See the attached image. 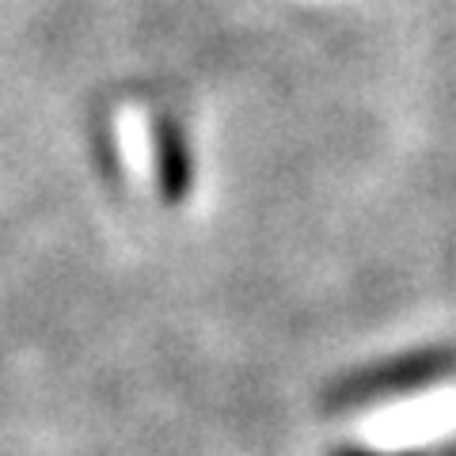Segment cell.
Returning <instances> with one entry per match:
<instances>
[{
  "instance_id": "cell-1",
  "label": "cell",
  "mask_w": 456,
  "mask_h": 456,
  "mask_svg": "<svg viewBox=\"0 0 456 456\" xmlns=\"http://www.w3.org/2000/svg\"><path fill=\"white\" fill-rule=\"evenodd\" d=\"M156 175H160V191L167 202H183L191 194L187 141H183L179 126L171 118H160V130H156Z\"/></svg>"
}]
</instances>
